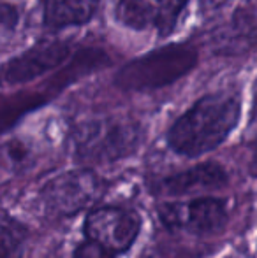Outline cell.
<instances>
[{
  "label": "cell",
  "mask_w": 257,
  "mask_h": 258,
  "mask_svg": "<svg viewBox=\"0 0 257 258\" xmlns=\"http://www.w3.org/2000/svg\"><path fill=\"white\" fill-rule=\"evenodd\" d=\"M157 216L168 230L204 237L224 230L229 221V207L224 199L199 197L192 201L162 202L157 206Z\"/></svg>",
  "instance_id": "5"
},
{
  "label": "cell",
  "mask_w": 257,
  "mask_h": 258,
  "mask_svg": "<svg viewBox=\"0 0 257 258\" xmlns=\"http://www.w3.org/2000/svg\"><path fill=\"white\" fill-rule=\"evenodd\" d=\"M27 241V227L21 225L7 211L2 213L0 221V258H21Z\"/></svg>",
  "instance_id": "11"
},
{
  "label": "cell",
  "mask_w": 257,
  "mask_h": 258,
  "mask_svg": "<svg viewBox=\"0 0 257 258\" xmlns=\"http://www.w3.org/2000/svg\"><path fill=\"white\" fill-rule=\"evenodd\" d=\"M106 190V183L92 170H65L52 177L41 190L46 214L72 216L93 206Z\"/></svg>",
  "instance_id": "4"
},
{
  "label": "cell",
  "mask_w": 257,
  "mask_h": 258,
  "mask_svg": "<svg viewBox=\"0 0 257 258\" xmlns=\"http://www.w3.org/2000/svg\"><path fill=\"white\" fill-rule=\"evenodd\" d=\"M226 2H229V0H201L202 7H204L206 11H213V9H219V7H222Z\"/></svg>",
  "instance_id": "15"
},
{
  "label": "cell",
  "mask_w": 257,
  "mask_h": 258,
  "mask_svg": "<svg viewBox=\"0 0 257 258\" xmlns=\"http://www.w3.org/2000/svg\"><path fill=\"white\" fill-rule=\"evenodd\" d=\"M250 174L257 177V137L252 144V158H250Z\"/></svg>",
  "instance_id": "16"
},
{
  "label": "cell",
  "mask_w": 257,
  "mask_h": 258,
  "mask_svg": "<svg viewBox=\"0 0 257 258\" xmlns=\"http://www.w3.org/2000/svg\"><path fill=\"white\" fill-rule=\"evenodd\" d=\"M100 0H44V21L49 27L83 25L93 16Z\"/></svg>",
  "instance_id": "10"
},
{
  "label": "cell",
  "mask_w": 257,
  "mask_h": 258,
  "mask_svg": "<svg viewBox=\"0 0 257 258\" xmlns=\"http://www.w3.org/2000/svg\"><path fill=\"white\" fill-rule=\"evenodd\" d=\"M72 258H118L115 253L106 249L104 246L97 244V242L90 241V239H83L79 244H76Z\"/></svg>",
  "instance_id": "13"
},
{
  "label": "cell",
  "mask_w": 257,
  "mask_h": 258,
  "mask_svg": "<svg viewBox=\"0 0 257 258\" xmlns=\"http://www.w3.org/2000/svg\"><path fill=\"white\" fill-rule=\"evenodd\" d=\"M16 23V13L13 11V7L4 4L2 6V30L6 34L9 28H13V25Z\"/></svg>",
  "instance_id": "14"
},
{
  "label": "cell",
  "mask_w": 257,
  "mask_h": 258,
  "mask_svg": "<svg viewBox=\"0 0 257 258\" xmlns=\"http://www.w3.org/2000/svg\"><path fill=\"white\" fill-rule=\"evenodd\" d=\"M69 46L60 41L41 42L4 65V81L7 85L25 83L39 78L67 58Z\"/></svg>",
  "instance_id": "9"
},
{
  "label": "cell",
  "mask_w": 257,
  "mask_h": 258,
  "mask_svg": "<svg viewBox=\"0 0 257 258\" xmlns=\"http://www.w3.org/2000/svg\"><path fill=\"white\" fill-rule=\"evenodd\" d=\"M195 61L197 53L189 46H164L125 65L117 74V85L130 92L161 88L185 76Z\"/></svg>",
  "instance_id": "3"
},
{
  "label": "cell",
  "mask_w": 257,
  "mask_h": 258,
  "mask_svg": "<svg viewBox=\"0 0 257 258\" xmlns=\"http://www.w3.org/2000/svg\"><path fill=\"white\" fill-rule=\"evenodd\" d=\"M189 0H118L117 18L132 30L169 34Z\"/></svg>",
  "instance_id": "7"
},
{
  "label": "cell",
  "mask_w": 257,
  "mask_h": 258,
  "mask_svg": "<svg viewBox=\"0 0 257 258\" xmlns=\"http://www.w3.org/2000/svg\"><path fill=\"white\" fill-rule=\"evenodd\" d=\"M208 246L187 241H161L153 244L141 258H206Z\"/></svg>",
  "instance_id": "12"
},
{
  "label": "cell",
  "mask_w": 257,
  "mask_h": 258,
  "mask_svg": "<svg viewBox=\"0 0 257 258\" xmlns=\"http://www.w3.org/2000/svg\"><path fill=\"white\" fill-rule=\"evenodd\" d=\"M227 184L229 174L219 162H202L182 172L162 177L153 184V191L161 197H182L220 190Z\"/></svg>",
  "instance_id": "8"
},
{
  "label": "cell",
  "mask_w": 257,
  "mask_h": 258,
  "mask_svg": "<svg viewBox=\"0 0 257 258\" xmlns=\"http://www.w3.org/2000/svg\"><path fill=\"white\" fill-rule=\"evenodd\" d=\"M240 114L241 100L236 93H208L173 123L168 132L169 148L187 158L210 153L236 128Z\"/></svg>",
  "instance_id": "1"
},
{
  "label": "cell",
  "mask_w": 257,
  "mask_h": 258,
  "mask_svg": "<svg viewBox=\"0 0 257 258\" xmlns=\"http://www.w3.org/2000/svg\"><path fill=\"white\" fill-rule=\"evenodd\" d=\"M141 223L143 221L136 211L118 206H100L86 214L83 235L120 256L137 241Z\"/></svg>",
  "instance_id": "6"
},
{
  "label": "cell",
  "mask_w": 257,
  "mask_h": 258,
  "mask_svg": "<svg viewBox=\"0 0 257 258\" xmlns=\"http://www.w3.org/2000/svg\"><path fill=\"white\" fill-rule=\"evenodd\" d=\"M76 160L111 163L127 158L141 144V126L122 116L93 118L79 123L72 136Z\"/></svg>",
  "instance_id": "2"
}]
</instances>
